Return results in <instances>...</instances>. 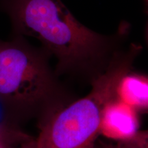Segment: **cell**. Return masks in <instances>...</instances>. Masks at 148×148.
Instances as JSON below:
<instances>
[{"label":"cell","mask_w":148,"mask_h":148,"mask_svg":"<svg viewBox=\"0 0 148 148\" xmlns=\"http://www.w3.org/2000/svg\"><path fill=\"white\" fill-rule=\"evenodd\" d=\"M0 12L13 34L32 37L56 60L55 71L86 84L104 73L115 52L125 46L131 24L121 21L110 34L79 22L61 0H0Z\"/></svg>","instance_id":"obj_1"},{"label":"cell","mask_w":148,"mask_h":148,"mask_svg":"<svg viewBox=\"0 0 148 148\" xmlns=\"http://www.w3.org/2000/svg\"><path fill=\"white\" fill-rule=\"evenodd\" d=\"M51 58L22 35L0 38V107L5 123L19 128L34 121L40 130L76 99L51 66Z\"/></svg>","instance_id":"obj_2"},{"label":"cell","mask_w":148,"mask_h":148,"mask_svg":"<svg viewBox=\"0 0 148 148\" xmlns=\"http://www.w3.org/2000/svg\"><path fill=\"white\" fill-rule=\"evenodd\" d=\"M143 51L131 42L117 50L104 73L91 83L85 97L75 99L58 111L40 130L35 148H92L99 136L103 108L115 98L120 79L134 68Z\"/></svg>","instance_id":"obj_3"},{"label":"cell","mask_w":148,"mask_h":148,"mask_svg":"<svg viewBox=\"0 0 148 148\" xmlns=\"http://www.w3.org/2000/svg\"><path fill=\"white\" fill-rule=\"evenodd\" d=\"M139 112L114 98L105 106L99 134L115 142L130 140L140 130Z\"/></svg>","instance_id":"obj_4"},{"label":"cell","mask_w":148,"mask_h":148,"mask_svg":"<svg viewBox=\"0 0 148 148\" xmlns=\"http://www.w3.org/2000/svg\"><path fill=\"white\" fill-rule=\"evenodd\" d=\"M115 97L139 113L148 110V77L145 74L130 71L120 79Z\"/></svg>","instance_id":"obj_5"},{"label":"cell","mask_w":148,"mask_h":148,"mask_svg":"<svg viewBox=\"0 0 148 148\" xmlns=\"http://www.w3.org/2000/svg\"><path fill=\"white\" fill-rule=\"evenodd\" d=\"M33 142L31 137L18 127L4 123H0V145L6 147L14 144H27Z\"/></svg>","instance_id":"obj_6"},{"label":"cell","mask_w":148,"mask_h":148,"mask_svg":"<svg viewBox=\"0 0 148 148\" xmlns=\"http://www.w3.org/2000/svg\"><path fill=\"white\" fill-rule=\"evenodd\" d=\"M98 145L100 148H140L126 142H115V143H113L101 140L98 141Z\"/></svg>","instance_id":"obj_7"},{"label":"cell","mask_w":148,"mask_h":148,"mask_svg":"<svg viewBox=\"0 0 148 148\" xmlns=\"http://www.w3.org/2000/svg\"><path fill=\"white\" fill-rule=\"evenodd\" d=\"M35 141L34 142H32V143H29L27 144H25V145L23 147L21 148H35Z\"/></svg>","instance_id":"obj_8"},{"label":"cell","mask_w":148,"mask_h":148,"mask_svg":"<svg viewBox=\"0 0 148 148\" xmlns=\"http://www.w3.org/2000/svg\"><path fill=\"white\" fill-rule=\"evenodd\" d=\"M92 148H100V147H99V145H98V144H96L95 143V145L93 146V147H92Z\"/></svg>","instance_id":"obj_9"},{"label":"cell","mask_w":148,"mask_h":148,"mask_svg":"<svg viewBox=\"0 0 148 148\" xmlns=\"http://www.w3.org/2000/svg\"><path fill=\"white\" fill-rule=\"evenodd\" d=\"M0 148H5V147H3V145H0Z\"/></svg>","instance_id":"obj_10"}]
</instances>
